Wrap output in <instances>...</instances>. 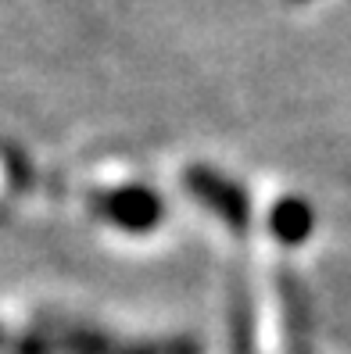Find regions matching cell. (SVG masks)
I'll list each match as a JSON object with an SVG mask.
<instances>
[{"label": "cell", "mask_w": 351, "mask_h": 354, "mask_svg": "<svg viewBox=\"0 0 351 354\" xmlns=\"http://www.w3.org/2000/svg\"><path fill=\"white\" fill-rule=\"evenodd\" d=\"M90 207L97 218H105L108 225L122 229V233H133V236L151 233L165 218L161 194H154L143 183H126V186H115V190H100L90 197Z\"/></svg>", "instance_id": "3957f363"}, {"label": "cell", "mask_w": 351, "mask_h": 354, "mask_svg": "<svg viewBox=\"0 0 351 354\" xmlns=\"http://www.w3.org/2000/svg\"><path fill=\"white\" fill-rule=\"evenodd\" d=\"M183 186H187V194L197 204L208 207L230 233L244 236L247 229H251V197H247V190L237 179L222 176L212 165H187V169H183Z\"/></svg>", "instance_id": "7a4b0ae2"}, {"label": "cell", "mask_w": 351, "mask_h": 354, "mask_svg": "<svg viewBox=\"0 0 351 354\" xmlns=\"http://www.w3.org/2000/svg\"><path fill=\"white\" fill-rule=\"evenodd\" d=\"M4 165H8V172H11V183L18 186V190H26V183H29V161L18 154V151H8L4 154Z\"/></svg>", "instance_id": "8992f818"}, {"label": "cell", "mask_w": 351, "mask_h": 354, "mask_svg": "<svg viewBox=\"0 0 351 354\" xmlns=\"http://www.w3.org/2000/svg\"><path fill=\"white\" fill-rule=\"evenodd\" d=\"M294 4H301V0H294Z\"/></svg>", "instance_id": "52a82bcc"}, {"label": "cell", "mask_w": 351, "mask_h": 354, "mask_svg": "<svg viewBox=\"0 0 351 354\" xmlns=\"http://www.w3.org/2000/svg\"><path fill=\"white\" fill-rule=\"evenodd\" d=\"M0 354H201L190 337L165 340H118L108 329H97L75 319L39 315L29 329H4Z\"/></svg>", "instance_id": "6da1fadb"}, {"label": "cell", "mask_w": 351, "mask_h": 354, "mask_svg": "<svg viewBox=\"0 0 351 354\" xmlns=\"http://www.w3.org/2000/svg\"><path fill=\"white\" fill-rule=\"evenodd\" d=\"M269 236L283 247H301L308 243V236L316 233V212L305 197H280L273 207H269Z\"/></svg>", "instance_id": "5b68a950"}, {"label": "cell", "mask_w": 351, "mask_h": 354, "mask_svg": "<svg viewBox=\"0 0 351 354\" xmlns=\"http://www.w3.org/2000/svg\"><path fill=\"white\" fill-rule=\"evenodd\" d=\"M276 294H280V311H283V340L291 354H312V322H308V304L305 290L291 276V268H276Z\"/></svg>", "instance_id": "277c9868"}]
</instances>
